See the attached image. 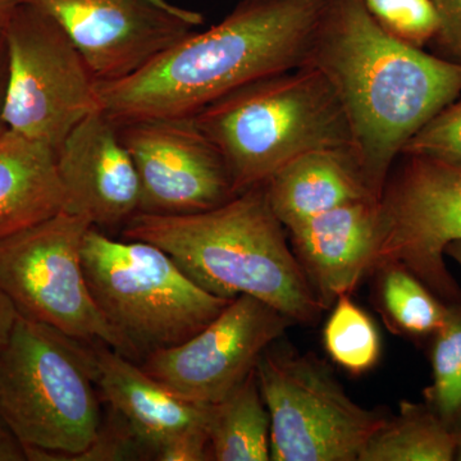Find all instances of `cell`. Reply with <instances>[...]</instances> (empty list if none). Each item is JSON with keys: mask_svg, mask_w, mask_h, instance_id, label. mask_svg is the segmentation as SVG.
I'll return each instance as SVG.
<instances>
[{"mask_svg": "<svg viewBox=\"0 0 461 461\" xmlns=\"http://www.w3.org/2000/svg\"><path fill=\"white\" fill-rule=\"evenodd\" d=\"M304 66L339 96L353 154L381 199L403 147L461 94V65L384 32L364 0H326Z\"/></svg>", "mask_w": 461, "mask_h": 461, "instance_id": "1", "label": "cell"}, {"mask_svg": "<svg viewBox=\"0 0 461 461\" xmlns=\"http://www.w3.org/2000/svg\"><path fill=\"white\" fill-rule=\"evenodd\" d=\"M326 0H241L217 25L191 32L138 71L98 81L115 123L189 118L230 91L305 65Z\"/></svg>", "mask_w": 461, "mask_h": 461, "instance_id": "2", "label": "cell"}, {"mask_svg": "<svg viewBox=\"0 0 461 461\" xmlns=\"http://www.w3.org/2000/svg\"><path fill=\"white\" fill-rule=\"evenodd\" d=\"M123 238L157 245L212 295L253 296L293 323L308 326L326 311L288 245L264 185L202 213H138L124 224Z\"/></svg>", "mask_w": 461, "mask_h": 461, "instance_id": "3", "label": "cell"}, {"mask_svg": "<svg viewBox=\"0 0 461 461\" xmlns=\"http://www.w3.org/2000/svg\"><path fill=\"white\" fill-rule=\"evenodd\" d=\"M193 118L222 156L236 194L266 184L282 167L311 151L353 150L339 96L311 66L244 85Z\"/></svg>", "mask_w": 461, "mask_h": 461, "instance_id": "4", "label": "cell"}, {"mask_svg": "<svg viewBox=\"0 0 461 461\" xmlns=\"http://www.w3.org/2000/svg\"><path fill=\"white\" fill-rule=\"evenodd\" d=\"M0 417L27 460H76L103 424L90 344L17 315L0 348Z\"/></svg>", "mask_w": 461, "mask_h": 461, "instance_id": "5", "label": "cell"}, {"mask_svg": "<svg viewBox=\"0 0 461 461\" xmlns=\"http://www.w3.org/2000/svg\"><path fill=\"white\" fill-rule=\"evenodd\" d=\"M83 264L96 305L135 359L186 341L232 302L200 287L157 245L98 227L85 233Z\"/></svg>", "mask_w": 461, "mask_h": 461, "instance_id": "6", "label": "cell"}, {"mask_svg": "<svg viewBox=\"0 0 461 461\" xmlns=\"http://www.w3.org/2000/svg\"><path fill=\"white\" fill-rule=\"evenodd\" d=\"M86 218L60 212L0 241V290L17 314L85 344H104L136 360L100 312L83 264Z\"/></svg>", "mask_w": 461, "mask_h": 461, "instance_id": "7", "label": "cell"}, {"mask_svg": "<svg viewBox=\"0 0 461 461\" xmlns=\"http://www.w3.org/2000/svg\"><path fill=\"white\" fill-rule=\"evenodd\" d=\"M273 461H359L387 418L354 402L311 355L268 350L257 368Z\"/></svg>", "mask_w": 461, "mask_h": 461, "instance_id": "8", "label": "cell"}, {"mask_svg": "<svg viewBox=\"0 0 461 461\" xmlns=\"http://www.w3.org/2000/svg\"><path fill=\"white\" fill-rule=\"evenodd\" d=\"M8 47V129L58 150L100 109L98 78L57 21L21 3L3 26Z\"/></svg>", "mask_w": 461, "mask_h": 461, "instance_id": "9", "label": "cell"}, {"mask_svg": "<svg viewBox=\"0 0 461 461\" xmlns=\"http://www.w3.org/2000/svg\"><path fill=\"white\" fill-rule=\"evenodd\" d=\"M378 203L375 268L396 263L436 296L457 300L446 249L461 241V169L429 158L402 154Z\"/></svg>", "mask_w": 461, "mask_h": 461, "instance_id": "10", "label": "cell"}, {"mask_svg": "<svg viewBox=\"0 0 461 461\" xmlns=\"http://www.w3.org/2000/svg\"><path fill=\"white\" fill-rule=\"evenodd\" d=\"M291 323L262 300L241 295L186 341L148 354L141 366L185 399L214 405L256 371Z\"/></svg>", "mask_w": 461, "mask_h": 461, "instance_id": "11", "label": "cell"}, {"mask_svg": "<svg viewBox=\"0 0 461 461\" xmlns=\"http://www.w3.org/2000/svg\"><path fill=\"white\" fill-rule=\"evenodd\" d=\"M118 127L140 181L139 213H202L238 195L222 156L193 117Z\"/></svg>", "mask_w": 461, "mask_h": 461, "instance_id": "12", "label": "cell"}, {"mask_svg": "<svg viewBox=\"0 0 461 461\" xmlns=\"http://www.w3.org/2000/svg\"><path fill=\"white\" fill-rule=\"evenodd\" d=\"M59 23L98 81L126 77L186 38L202 14L169 0H23Z\"/></svg>", "mask_w": 461, "mask_h": 461, "instance_id": "13", "label": "cell"}, {"mask_svg": "<svg viewBox=\"0 0 461 461\" xmlns=\"http://www.w3.org/2000/svg\"><path fill=\"white\" fill-rule=\"evenodd\" d=\"M65 212L91 226H124L139 213L140 181L120 127L102 109L84 118L57 150Z\"/></svg>", "mask_w": 461, "mask_h": 461, "instance_id": "14", "label": "cell"}, {"mask_svg": "<svg viewBox=\"0 0 461 461\" xmlns=\"http://www.w3.org/2000/svg\"><path fill=\"white\" fill-rule=\"evenodd\" d=\"M378 203H350L286 230L297 262L326 311L375 268Z\"/></svg>", "mask_w": 461, "mask_h": 461, "instance_id": "15", "label": "cell"}, {"mask_svg": "<svg viewBox=\"0 0 461 461\" xmlns=\"http://www.w3.org/2000/svg\"><path fill=\"white\" fill-rule=\"evenodd\" d=\"M100 399L145 445L151 459L182 430L208 426L212 406L173 393L130 357L104 344H90Z\"/></svg>", "mask_w": 461, "mask_h": 461, "instance_id": "16", "label": "cell"}, {"mask_svg": "<svg viewBox=\"0 0 461 461\" xmlns=\"http://www.w3.org/2000/svg\"><path fill=\"white\" fill-rule=\"evenodd\" d=\"M264 187L273 213L286 230L339 206L378 200L350 149H321L297 157Z\"/></svg>", "mask_w": 461, "mask_h": 461, "instance_id": "17", "label": "cell"}, {"mask_svg": "<svg viewBox=\"0 0 461 461\" xmlns=\"http://www.w3.org/2000/svg\"><path fill=\"white\" fill-rule=\"evenodd\" d=\"M57 151L5 127L0 132V241L65 212Z\"/></svg>", "mask_w": 461, "mask_h": 461, "instance_id": "18", "label": "cell"}, {"mask_svg": "<svg viewBox=\"0 0 461 461\" xmlns=\"http://www.w3.org/2000/svg\"><path fill=\"white\" fill-rule=\"evenodd\" d=\"M208 433L212 460H271V418L256 371L212 406Z\"/></svg>", "mask_w": 461, "mask_h": 461, "instance_id": "19", "label": "cell"}, {"mask_svg": "<svg viewBox=\"0 0 461 461\" xmlns=\"http://www.w3.org/2000/svg\"><path fill=\"white\" fill-rule=\"evenodd\" d=\"M456 430L429 403L402 402L399 414L387 418L363 448L359 461H451Z\"/></svg>", "mask_w": 461, "mask_h": 461, "instance_id": "20", "label": "cell"}, {"mask_svg": "<svg viewBox=\"0 0 461 461\" xmlns=\"http://www.w3.org/2000/svg\"><path fill=\"white\" fill-rule=\"evenodd\" d=\"M375 271L379 272V308L388 326L420 338L435 335L444 323L447 305L400 264H384Z\"/></svg>", "mask_w": 461, "mask_h": 461, "instance_id": "21", "label": "cell"}, {"mask_svg": "<svg viewBox=\"0 0 461 461\" xmlns=\"http://www.w3.org/2000/svg\"><path fill=\"white\" fill-rule=\"evenodd\" d=\"M323 330V342L330 359L351 375L368 372L381 357V338L375 321L350 295L336 300Z\"/></svg>", "mask_w": 461, "mask_h": 461, "instance_id": "22", "label": "cell"}, {"mask_svg": "<svg viewBox=\"0 0 461 461\" xmlns=\"http://www.w3.org/2000/svg\"><path fill=\"white\" fill-rule=\"evenodd\" d=\"M426 397L433 411L455 429L461 420V304L447 306L444 323L435 333L432 384Z\"/></svg>", "mask_w": 461, "mask_h": 461, "instance_id": "23", "label": "cell"}, {"mask_svg": "<svg viewBox=\"0 0 461 461\" xmlns=\"http://www.w3.org/2000/svg\"><path fill=\"white\" fill-rule=\"evenodd\" d=\"M384 32L421 48L435 39L438 20L432 0H364Z\"/></svg>", "mask_w": 461, "mask_h": 461, "instance_id": "24", "label": "cell"}, {"mask_svg": "<svg viewBox=\"0 0 461 461\" xmlns=\"http://www.w3.org/2000/svg\"><path fill=\"white\" fill-rule=\"evenodd\" d=\"M402 154L429 158L461 169V100L433 115L409 139Z\"/></svg>", "mask_w": 461, "mask_h": 461, "instance_id": "25", "label": "cell"}, {"mask_svg": "<svg viewBox=\"0 0 461 461\" xmlns=\"http://www.w3.org/2000/svg\"><path fill=\"white\" fill-rule=\"evenodd\" d=\"M158 461L212 460L208 426L193 427L163 442L154 454Z\"/></svg>", "mask_w": 461, "mask_h": 461, "instance_id": "26", "label": "cell"}, {"mask_svg": "<svg viewBox=\"0 0 461 461\" xmlns=\"http://www.w3.org/2000/svg\"><path fill=\"white\" fill-rule=\"evenodd\" d=\"M438 27L435 41L446 59L461 65V0H432Z\"/></svg>", "mask_w": 461, "mask_h": 461, "instance_id": "27", "label": "cell"}, {"mask_svg": "<svg viewBox=\"0 0 461 461\" xmlns=\"http://www.w3.org/2000/svg\"><path fill=\"white\" fill-rule=\"evenodd\" d=\"M27 460L25 447L0 417V461Z\"/></svg>", "mask_w": 461, "mask_h": 461, "instance_id": "28", "label": "cell"}, {"mask_svg": "<svg viewBox=\"0 0 461 461\" xmlns=\"http://www.w3.org/2000/svg\"><path fill=\"white\" fill-rule=\"evenodd\" d=\"M8 47L5 30L0 27V132L5 129V111L8 90Z\"/></svg>", "mask_w": 461, "mask_h": 461, "instance_id": "29", "label": "cell"}, {"mask_svg": "<svg viewBox=\"0 0 461 461\" xmlns=\"http://www.w3.org/2000/svg\"><path fill=\"white\" fill-rule=\"evenodd\" d=\"M17 312L12 305L11 300L0 290V348L5 344L9 333L14 329V321L17 320Z\"/></svg>", "mask_w": 461, "mask_h": 461, "instance_id": "30", "label": "cell"}, {"mask_svg": "<svg viewBox=\"0 0 461 461\" xmlns=\"http://www.w3.org/2000/svg\"><path fill=\"white\" fill-rule=\"evenodd\" d=\"M23 3V0H0V27L5 25L12 12Z\"/></svg>", "mask_w": 461, "mask_h": 461, "instance_id": "31", "label": "cell"}, {"mask_svg": "<svg viewBox=\"0 0 461 461\" xmlns=\"http://www.w3.org/2000/svg\"><path fill=\"white\" fill-rule=\"evenodd\" d=\"M446 257L453 258L461 268V241L453 242L446 249Z\"/></svg>", "mask_w": 461, "mask_h": 461, "instance_id": "32", "label": "cell"}, {"mask_svg": "<svg viewBox=\"0 0 461 461\" xmlns=\"http://www.w3.org/2000/svg\"><path fill=\"white\" fill-rule=\"evenodd\" d=\"M455 460L461 461V430L457 432L456 451H455Z\"/></svg>", "mask_w": 461, "mask_h": 461, "instance_id": "33", "label": "cell"}]
</instances>
